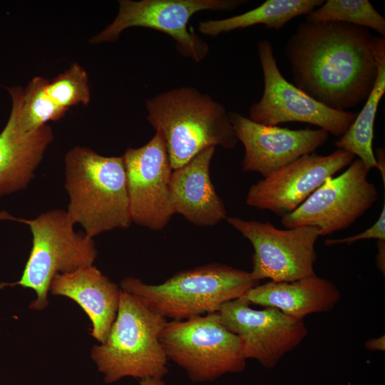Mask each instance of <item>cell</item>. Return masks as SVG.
I'll list each match as a JSON object with an SVG mask.
<instances>
[{
	"label": "cell",
	"instance_id": "17",
	"mask_svg": "<svg viewBox=\"0 0 385 385\" xmlns=\"http://www.w3.org/2000/svg\"><path fill=\"white\" fill-rule=\"evenodd\" d=\"M215 147H208L173 170L170 195L174 214L198 227H212L227 219V210L212 183L210 167Z\"/></svg>",
	"mask_w": 385,
	"mask_h": 385
},
{
	"label": "cell",
	"instance_id": "18",
	"mask_svg": "<svg viewBox=\"0 0 385 385\" xmlns=\"http://www.w3.org/2000/svg\"><path fill=\"white\" fill-rule=\"evenodd\" d=\"M50 291L75 301L91 321L92 337L100 343L105 341L117 315L120 287L90 265L56 274Z\"/></svg>",
	"mask_w": 385,
	"mask_h": 385
},
{
	"label": "cell",
	"instance_id": "21",
	"mask_svg": "<svg viewBox=\"0 0 385 385\" xmlns=\"http://www.w3.org/2000/svg\"><path fill=\"white\" fill-rule=\"evenodd\" d=\"M385 93V56L378 65L377 76L365 105L349 129L334 143L339 148L357 155L368 170L379 169L373 150L374 124L379 102Z\"/></svg>",
	"mask_w": 385,
	"mask_h": 385
},
{
	"label": "cell",
	"instance_id": "2",
	"mask_svg": "<svg viewBox=\"0 0 385 385\" xmlns=\"http://www.w3.org/2000/svg\"><path fill=\"white\" fill-rule=\"evenodd\" d=\"M147 120L165 143L173 170L208 147H235L238 140L229 112L210 96L182 86L145 101Z\"/></svg>",
	"mask_w": 385,
	"mask_h": 385
},
{
	"label": "cell",
	"instance_id": "22",
	"mask_svg": "<svg viewBox=\"0 0 385 385\" xmlns=\"http://www.w3.org/2000/svg\"><path fill=\"white\" fill-rule=\"evenodd\" d=\"M306 21H337L365 27L385 36V19L368 0H327L306 15Z\"/></svg>",
	"mask_w": 385,
	"mask_h": 385
},
{
	"label": "cell",
	"instance_id": "3",
	"mask_svg": "<svg viewBox=\"0 0 385 385\" xmlns=\"http://www.w3.org/2000/svg\"><path fill=\"white\" fill-rule=\"evenodd\" d=\"M66 212L89 237L133 222L123 157L103 156L87 147L76 146L64 158Z\"/></svg>",
	"mask_w": 385,
	"mask_h": 385
},
{
	"label": "cell",
	"instance_id": "26",
	"mask_svg": "<svg viewBox=\"0 0 385 385\" xmlns=\"http://www.w3.org/2000/svg\"><path fill=\"white\" fill-rule=\"evenodd\" d=\"M376 266L383 273H385V240H377V253Z\"/></svg>",
	"mask_w": 385,
	"mask_h": 385
},
{
	"label": "cell",
	"instance_id": "29",
	"mask_svg": "<svg viewBox=\"0 0 385 385\" xmlns=\"http://www.w3.org/2000/svg\"><path fill=\"white\" fill-rule=\"evenodd\" d=\"M140 385H168L160 378H145L140 379Z\"/></svg>",
	"mask_w": 385,
	"mask_h": 385
},
{
	"label": "cell",
	"instance_id": "5",
	"mask_svg": "<svg viewBox=\"0 0 385 385\" xmlns=\"http://www.w3.org/2000/svg\"><path fill=\"white\" fill-rule=\"evenodd\" d=\"M168 321L120 289L117 315L109 333L91 349V358L104 381L111 384L126 376L163 379L168 373V359L160 335Z\"/></svg>",
	"mask_w": 385,
	"mask_h": 385
},
{
	"label": "cell",
	"instance_id": "27",
	"mask_svg": "<svg viewBox=\"0 0 385 385\" xmlns=\"http://www.w3.org/2000/svg\"><path fill=\"white\" fill-rule=\"evenodd\" d=\"M365 348L371 351H381L385 350V336L381 335L379 337L371 339L366 341L364 344Z\"/></svg>",
	"mask_w": 385,
	"mask_h": 385
},
{
	"label": "cell",
	"instance_id": "28",
	"mask_svg": "<svg viewBox=\"0 0 385 385\" xmlns=\"http://www.w3.org/2000/svg\"><path fill=\"white\" fill-rule=\"evenodd\" d=\"M379 170L381 173L384 185H385V153L383 148H378L375 155Z\"/></svg>",
	"mask_w": 385,
	"mask_h": 385
},
{
	"label": "cell",
	"instance_id": "15",
	"mask_svg": "<svg viewBox=\"0 0 385 385\" xmlns=\"http://www.w3.org/2000/svg\"><path fill=\"white\" fill-rule=\"evenodd\" d=\"M238 141L245 148L242 171L256 172L265 178L299 157L323 145L329 133L323 129L292 130L251 120L229 112Z\"/></svg>",
	"mask_w": 385,
	"mask_h": 385
},
{
	"label": "cell",
	"instance_id": "14",
	"mask_svg": "<svg viewBox=\"0 0 385 385\" xmlns=\"http://www.w3.org/2000/svg\"><path fill=\"white\" fill-rule=\"evenodd\" d=\"M355 155L338 149L327 155H304L250 186L246 204L283 217L294 211L327 178L349 165Z\"/></svg>",
	"mask_w": 385,
	"mask_h": 385
},
{
	"label": "cell",
	"instance_id": "19",
	"mask_svg": "<svg viewBox=\"0 0 385 385\" xmlns=\"http://www.w3.org/2000/svg\"><path fill=\"white\" fill-rule=\"evenodd\" d=\"M250 304L273 307L284 314L303 319L332 310L341 293L330 281L317 275L291 282L270 281L257 284L243 296Z\"/></svg>",
	"mask_w": 385,
	"mask_h": 385
},
{
	"label": "cell",
	"instance_id": "24",
	"mask_svg": "<svg viewBox=\"0 0 385 385\" xmlns=\"http://www.w3.org/2000/svg\"><path fill=\"white\" fill-rule=\"evenodd\" d=\"M46 91L53 101L68 110L79 103L87 106L91 100L87 73L77 63L49 81Z\"/></svg>",
	"mask_w": 385,
	"mask_h": 385
},
{
	"label": "cell",
	"instance_id": "11",
	"mask_svg": "<svg viewBox=\"0 0 385 385\" xmlns=\"http://www.w3.org/2000/svg\"><path fill=\"white\" fill-rule=\"evenodd\" d=\"M369 170L359 158L341 175L329 177L299 207L282 217L287 229L319 228L320 236L350 227L378 200L376 185L367 180Z\"/></svg>",
	"mask_w": 385,
	"mask_h": 385
},
{
	"label": "cell",
	"instance_id": "6",
	"mask_svg": "<svg viewBox=\"0 0 385 385\" xmlns=\"http://www.w3.org/2000/svg\"><path fill=\"white\" fill-rule=\"evenodd\" d=\"M0 220L26 224L32 234L29 257L20 280L16 282L36 292V299L29 306L31 309L47 307L48 292L56 274L93 265L97 257L93 238L74 230L75 224L66 210H51L31 220L14 217L2 211Z\"/></svg>",
	"mask_w": 385,
	"mask_h": 385
},
{
	"label": "cell",
	"instance_id": "25",
	"mask_svg": "<svg viewBox=\"0 0 385 385\" xmlns=\"http://www.w3.org/2000/svg\"><path fill=\"white\" fill-rule=\"evenodd\" d=\"M367 239L385 240V204L383 205L378 220L372 226L364 232L352 236L339 239H327L324 241V245L327 246L339 244L350 245L354 242Z\"/></svg>",
	"mask_w": 385,
	"mask_h": 385
},
{
	"label": "cell",
	"instance_id": "12",
	"mask_svg": "<svg viewBox=\"0 0 385 385\" xmlns=\"http://www.w3.org/2000/svg\"><path fill=\"white\" fill-rule=\"evenodd\" d=\"M222 324L240 339L246 359L274 368L308 334L303 319L273 307L255 309L243 296L222 304L217 312Z\"/></svg>",
	"mask_w": 385,
	"mask_h": 385
},
{
	"label": "cell",
	"instance_id": "9",
	"mask_svg": "<svg viewBox=\"0 0 385 385\" xmlns=\"http://www.w3.org/2000/svg\"><path fill=\"white\" fill-rule=\"evenodd\" d=\"M226 220L254 248L250 273L255 281L291 282L316 275L314 246L320 236L319 228L302 226L281 230L269 222L235 217Z\"/></svg>",
	"mask_w": 385,
	"mask_h": 385
},
{
	"label": "cell",
	"instance_id": "1",
	"mask_svg": "<svg viewBox=\"0 0 385 385\" xmlns=\"http://www.w3.org/2000/svg\"><path fill=\"white\" fill-rule=\"evenodd\" d=\"M293 84L336 111L366 101L385 56V38L367 28L337 21H304L287 41Z\"/></svg>",
	"mask_w": 385,
	"mask_h": 385
},
{
	"label": "cell",
	"instance_id": "8",
	"mask_svg": "<svg viewBox=\"0 0 385 385\" xmlns=\"http://www.w3.org/2000/svg\"><path fill=\"white\" fill-rule=\"evenodd\" d=\"M247 2L245 0H120L116 17L92 37L90 43L113 42L128 28H148L170 36L180 55L200 62L206 57L210 48L196 32L188 28L191 17L202 11H232Z\"/></svg>",
	"mask_w": 385,
	"mask_h": 385
},
{
	"label": "cell",
	"instance_id": "7",
	"mask_svg": "<svg viewBox=\"0 0 385 385\" xmlns=\"http://www.w3.org/2000/svg\"><path fill=\"white\" fill-rule=\"evenodd\" d=\"M160 342L168 359L193 382H211L246 366L240 339L222 324L217 312L168 321Z\"/></svg>",
	"mask_w": 385,
	"mask_h": 385
},
{
	"label": "cell",
	"instance_id": "23",
	"mask_svg": "<svg viewBox=\"0 0 385 385\" xmlns=\"http://www.w3.org/2000/svg\"><path fill=\"white\" fill-rule=\"evenodd\" d=\"M48 82L43 77L36 76L24 89L19 118L21 128L26 132L36 130L50 120L61 119L68 111L48 95L46 87Z\"/></svg>",
	"mask_w": 385,
	"mask_h": 385
},
{
	"label": "cell",
	"instance_id": "16",
	"mask_svg": "<svg viewBox=\"0 0 385 385\" xmlns=\"http://www.w3.org/2000/svg\"><path fill=\"white\" fill-rule=\"evenodd\" d=\"M8 91L11 109L0 133V197L26 188L54 139L48 124L31 132L23 130L19 115L24 89L14 86Z\"/></svg>",
	"mask_w": 385,
	"mask_h": 385
},
{
	"label": "cell",
	"instance_id": "10",
	"mask_svg": "<svg viewBox=\"0 0 385 385\" xmlns=\"http://www.w3.org/2000/svg\"><path fill=\"white\" fill-rule=\"evenodd\" d=\"M264 76V90L259 101L249 109V118L257 123L277 125L299 122L318 126L334 135L342 136L358 113L336 111L315 101L282 75L268 40L257 43Z\"/></svg>",
	"mask_w": 385,
	"mask_h": 385
},
{
	"label": "cell",
	"instance_id": "13",
	"mask_svg": "<svg viewBox=\"0 0 385 385\" xmlns=\"http://www.w3.org/2000/svg\"><path fill=\"white\" fill-rule=\"evenodd\" d=\"M132 221L153 230L163 229L174 215L170 195L173 169L159 132L145 145L122 156Z\"/></svg>",
	"mask_w": 385,
	"mask_h": 385
},
{
	"label": "cell",
	"instance_id": "20",
	"mask_svg": "<svg viewBox=\"0 0 385 385\" xmlns=\"http://www.w3.org/2000/svg\"><path fill=\"white\" fill-rule=\"evenodd\" d=\"M324 1L267 0L259 6L243 14L222 19L200 21L198 30L204 35L213 37L258 24H263L268 29L278 31L292 19L309 14Z\"/></svg>",
	"mask_w": 385,
	"mask_h": 385
},
{
	"label": "cell",
	"instance_id": "4",
	"mask_svg": "<svg viewBox=\"0 0 385 385\" xmlns=\"http://www.w3.org/2000/svg\"><path fill=\"white\" fill-rule=\"evenodd\" d=\"M258 283L249 272L212 263L177 272L158 284L128 277L120 287L167 319L185 320L217 312Z\"/></svg>",
	"mask_w": 385,
	"mask_h": 385
}]
</instances>
